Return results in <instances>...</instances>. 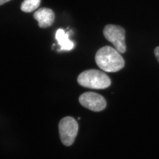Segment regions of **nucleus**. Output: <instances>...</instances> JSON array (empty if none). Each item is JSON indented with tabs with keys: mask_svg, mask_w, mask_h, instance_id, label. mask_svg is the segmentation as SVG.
Listing matches in <instances>:
<instances>
[{
	"mask_svg": "<svg viewBox=\"0 0 159 159\" xmlns=\"http://www.w3.org/2000/svg\"><path fill=\"white\" fill-rule=\"evenodd\" d=\"M95 59L98 66L105 72H116L124 67V59L120 53L110 46L102 47L98 50Z\"/></svg>",
	"mask_w": 159,
	"mask_h": 159,
	"instance_id": "1",
	"label": "nucleus"
},
{
	"mask_svg": "<svg viewBox=\"0 0 159 159\" xmlns=\"http://www.w3.org/2000/svg\"><path fill=\"white\" fill-rule=\"evenodd\" d=\"M77 81L84 87L93 89H105L111 84L109 77L98 70H88L80 74Z\"/></svg>",
	"mask_w": 159,
	"mask_h": 159,
	"instance_id": "2",
	"label": "nucleus"
},
{
	"mask_svg": "<svg viewBox=\"0 0 159 159\" xmlns=\"http://www.w3.org/2000/svg\"><path fill=\"white\" fill-rule=\"evenodd\" d=\"M78 131V123L71 116L64 117L59 123L60 140L62 144L66 146H70L73 144Z\"/></svg>",
	"mask_w": 159,
	"mask_h": 159,
	"instance_id": "3",
	"label": "nucleus"
},
{
	"mask_svg": "<svg viewBox=\"0 0 159 159\" xmlns=\"http://www.w3.org/2000/svg\"><path fill=\"white\" fill-rule=\"evenodd\" d=\"M103 34L106 39L113 44L116 50L120 54L125 53L126 32L120 26L108 24L104 27Z\"/></svg>",
	"mask_w": 159,
	"mask_h": 159,
	"instance_id": "4",
	"label": "nucleus"
},
{
	"mask_svg": "<svg viewBox=\"0 0 159 159\" xmlns=\"http://www.w3.org/2000/svg\"><path fill=\"white\" fill-rule=\"evenodd\" d=\"M81 105L94 112H100L105 109L106 101L103 96L98 93L88 92L81 94L79 98Z\"/></svg>",
	"mask_w": 159,
	"mask_h": 159,
	"instance_id": "5",
	"label": "nucleus"
},
{
	"mask_svg": "<svg viewBox=\"0 0 159 159\" xmlns=\"http://www.w3.org/2000/svg\"><path fill=\"white\" fill-rule=\"evenodd\" d=\"M34 18L38 22L39 27L47 28L53 24L55 14L50 8H41L34 13Z\"/></svg>",
	"mask_w": 159,
	"mask_h": 159,
	"instance_id": "6",
	"label": "nucleus"
},
{
	"mask_svg": "<svg viewBox=\"0 0 159 159\" xmlns=\"http://www.w3.org/2000/svg\"><path fill=\"white\" fill-rule=\"evenodd\" d=\"M69 32L65 33L62 29H59L56 34V39L60 46V51H70L74 48V43L69 38Z\"/></svg>",
	"mask_w": 159,
	"mask_h": 159,
	"instance_id": "7",
	"label": "nucleus"
},
{
	"mask_svg": "<svg viewBox=\"0 0 159 159\" xmlns=\"http://www.w3.org/2000/svg\"><path fill=\"white\" fill-rule=\"evenodd\" d=\"M41 0H24L21 5V11L30 12L36 10L40 4Z\"/></svg>",
	"mask_w": 159,
	"mask_h": 159,
	"instance_id": "8",
	"label": "nucleus"
},
{
	"mask_svg": "<svg viewBox=\"0 0 159 159\" xmlns=\"http://www.w3.org/2000/svg\"><path fill=\"white\" fill-rule=\"evenodd\" d=\"M155 55L157 59L159 62V47H157L155 49Z\"/></svg>",
	"mask_w": 159,
	"mask_h": 159,
	"instance_id": "9",
	"label": "nucleus"
},
{
	"mask_svg": "<svg viewBox=\"0 0 159 159\" xmlns=\"http://www.w3.org/2000/svg\"><path fill=\"white\" fill-rule=\"evenodd\" d=\"M11 0H0V5H3L5 3H7L8 2L10 1Z\"/></svg>",
	"mask_w": 159,
	"mask_h": 159,
	"instance_id": "10",
	"label": "nucleus"
}]
</instances>
